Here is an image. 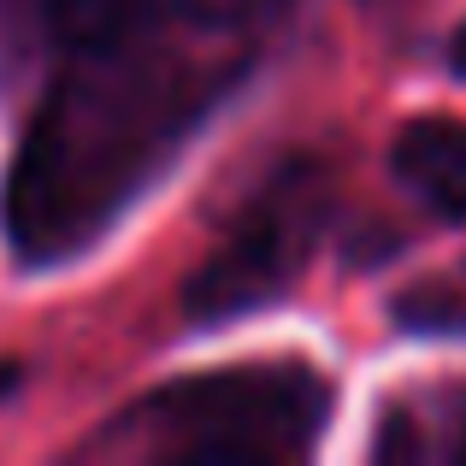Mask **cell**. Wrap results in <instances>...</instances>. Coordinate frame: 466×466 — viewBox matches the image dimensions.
I'll return each instance as SVG.
<instances>
[{
	"label": "cell",
	"instance_id": "1",
	"mask_svg": "<svg viewBox=\"0 0 466 466\" xmlns=\"http://www.w3.org/2000/svg\"><path fill=\"white\" fill-rule=\"evenodd\" d=\"M237 42L248 35L177 18L66 42L71 66L47 89L6 183V230L24 260L77 254L148 189L230 83Z\"/></svg>",
	"mask_w": 466,
	"mask_h": 466
},
{
	"label": "cell",
	"instance_id": "2",
	"mask_svg": "<svg viewBox=\"0 0 466 466\" xmlns=\"http://www.w3.org/2000/svg\"><path fill=\"white\" fill-rule=\"evenodd\" d=\"M325 384L301 366H248L159 390L137 425L171 461H284L313 443Z\"/></svg>",
	"mask_w": 466,
	"mask_h": 466
},
{
	"label": "cell",
	"instance_id": "3",
	"mask_svg": "<svg viewBox=\"0 0 466 466\" xmlns=\"http://www.w3.org/2000/svg\"><path fill=\"white\" fill-rule=\"evenodd\" d=\"M330 218V177L313 159L284 166L230 225V237L201 260V272L183 289V308L201 325L230 313L266 308L272 296H284L296 284V272L308 266L319 230Z\"/></svg>",
	"mask_w": 466,
	"mask_h": 466
},
{
	"label": "cell",
	"instance_id": "4",
	"mask_svg": "<svg viewBox=\"0 0 466 466\" xmlns=\"http://www.w3.org/2000/svg\"><path fill=\"white\" fill-rule=\"evenodd\" d=\"M408 195L443 218H466V118H413L390 154Z\"/></svg>",
	"mask_w": 466,
	"mask_h": 466
},
{
	"label": "cell",
	"instance_id": "5",
	"mask_svg": "<svg viewBox=\"0 0 466 466\" xmlns=\"http://www.w3.org/2000/svg\"><path fill=\"white\" fill-rule=\"evenodd\" d=\"M455 59H461V71H466V30H461V47H455Z\"/></svg>",
	"mask_w": 466,
	"mask_h": 466
},
{
	"label": "cell",
	"instance_id": "6",
	"mask_svg": "<svg viewBox=\"0 0 466 466\" xmlns=\"http://www.w3.org/2000/svg\"><path fill=\"white\" fill-rule=\"evenodd\" d=\"M6 384H12V372H0V396H6Z\"/></svg>",
	"mask_w": 466,
	"mask_h": 466
}]
</instances>
